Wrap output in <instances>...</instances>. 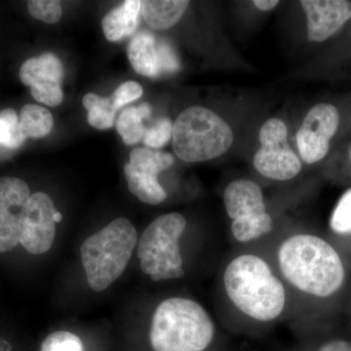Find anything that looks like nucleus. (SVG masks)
<instances>
[{
    "mask_svg": "<svg viewBox=\"0 0 351 351\" xmlns=\"http://www.w3.org/2000/svg\"><path fill=\"white\" fill-rule=\"evenodd\" d=\"M127 54L136 73L147 77H163L180 69L179 58L172 45L149 32H140L134 36Z\"/></svg>",
    "mask_w": 351,
    "mask_h": 351,
    "instance_id": "9",
    "label": "nucleus"
},
{
    "mask_svg": "<svg viewBox=\"0 0 351 351\" xmlns=\"http://www.w3.org/2000/svg\"><path fill=\"white\" fill-rule=\"evenodd\" d=\"M253 3L260 10L269 11L272 10L274 7H276L279 2L276 1V0H255Z\"/></svg>",
    "mask_w": 351,
    "mask_h": 351,
    "instance_id": "30",
    "label": "nucleus"
},
{
    "mask_svg": "<svg viewBox=\"0 0 351 351\" xmlns=\"http://www.w3.org/2000/svg\"><path fill=\"white\" fill-rule=\"evenodd\" d=\"M318 351H351V341L337 339L321 346Z\"/></svg>",
    "mask_w": 351,
    "mask_h": 351,
    "instance_id": "29",
    "label": "nucleus"
},
{
    "mask_svg": "<svg viewBox=\"0 0 351 351\" xmlns=\"http://www.w3.org/2000/svg\"><path fill=\"white\" fill-rule=\"evenodd\" d=\"M307 17L308 40H326L351 18V2L346 0H302Z\"/></svg>",
    "mask_w": 351,
    "mask_h": 351,
    "instance_id": "13",
    "label": "nucleus"
},
{
    "mask_svg": "<svg viewBox=\"0 0 351 351\" xmlns=\"http://www.w3.org/2000/svg\"><path fill=\"white\" fill-rule=\"evenodd\" d=\"M173 124L167 117L157 120L149 128L145 129L144 144L152 149H160L172 138Z\"/></svg>",
    "mask_w": 351,
    "mask_h": 351,
    "instance_id": "26",
    "label": "nucleus"
},
{
    "mask_svg": "<svg viewBox=\"0 0 351 351\" xmlns=\"http://www.w3.org/2000/svg\"><path fill=\"white\" fill-rule=\"evenodd\" d=\"M339 124V112L334 106L319 104L309 110L297 134L300 156L304 162L316 163L326 156Z\"/></svg>",
    "mask_w": 351,
    "mask_h": 351,
    "instance_id": "10",
    "label": "nucleus"
},
{
    "mask_svg": "<svg viewBox=\"0 0 351 351\" xmlns=\"http://www.w3.org/2000/svg\"><path fill=\"white\" fill-rule=\"evenodd\" d=\"M233 133L217 113L203 107H191L178 117L173 125L175 154L186 162L211 160L232 147Z\"/></svg>",
    "mask_w": 351,
    "mask_h": 351,
    "instance_id": "5",
    "label": "nucleus"
},
{
    "mask_svg": "<svg viewBox=\"0 0 351 351\" xmlns=\"http://www.w3.org/2000/svg\"><path fill=\"white\" fill-rule=\"evenodd\" d=\"M143 95V88L137 82H128L120 85L112 96L113 105L117 110L132 101L138 100Z\"/></svg>",
    "mask_w": 351,
    "mask_h": 351,
    "instance_id": "28",
    "label": "nucleus"
},
{
    "mask_svg": "<svg viewBox=\"0 0 351 351\" xmlns=\"http://www.w3.org/2000/svg\"><path fill=\"white\" fill-rule=\"evenodd\" d=\"M174 163V157L168 152L152 151L138 147L130 154V167L134 174L147 181L156 182L157 176Z\"/></svg>",
    "mask_w": 351,
    "mask_h": 351,
    "instance_id": "17",
    "label": "nucleus"
},
{
    "mask_svg": "<svg viewBox=\"0 0 351 351\" xmlns=\"http://www.w3.org/2000/svg\"><path fill=\"white\" fill-rule=\"evenodd\" d=\"M40 351H84L80 337L71 332H52L44 339Z\"/></svg>",
    "mask_w": 351,
    "mask_h": 351,
    "instance_id": "25",
    "label": "nucleus"
},
{
    "mask_svg": "<svg viewBox=\"0 0 351 351\" xmlns=\"http://www.w3.org/2000/svg\"><path fill=\"white\" fill-rule=\"evenodd\" d=\"M152 114V107L144 103L138 107L127 108L119 115L117 122V132L126 145L137 144L144 138L145 127L144 119Z\"/></svg>",
    "mask_w": 351,
    "mask_h": 351,
    "instance_id": "18",
    "label": "nucleus"
},
{
    "mask_svg": "<svg viewBox=\"0 0 351 351\" xmlns=\"http://www.w3.org/2000/svg\"><path fill=\"white\" fill-rule=\"evenodd\" d=\"M137 243V230L125 218L115 219L85 239L80 252L90 288L103 292L119 279Z\"/></svg>",
    "mask_w": 351,
    "mask_h": 351,
    "instance_id": "4",
    "label": "nucleus"
},
{
    "mask_svg": "<svg viewBox=\"0 0 351 351\" xmlns=\"http://www.w3.org/2000/svg\"><path fill=\"white\" fill-rule=\"evenodd\" d=\"M186 219L179 213L162 215L145 228L138 240L141 269L152 280L179 279L184 276L180 239L186 230Z\"/></svg>",
    "mask_w": 351,
    "mask_h": 351,
    "instance_id": "6",
    "label": "nucleus"
},
{
    "mask_svg": "<svg viewBox=\"0 0 351 351\" xmlns=\"http://www.w3.org/2000/svg\"><path fill=\"white\" fill-rule=\"evenodd\" d=\"M25 140L15 110L12 108L2 110L0 112V145L14 149L24 144Z\"/></svg>",
    "mask_w": 351,
    "mask_h": 351,
    "instance_id": "23",
    "label": "nucleus"
},
{
    "mask_svg": "<svg viewBox=\"0 0 351 351\" xmlns=\"http://www.w3.org/2000/svg\"><path fill=\"white\" fill-rule=\"evenodd\" d=\"M189 4L186 0H145L142 1L141 11L149 27L157 31H164L179 22Z\"/></svg>",
    "mask_w": 351,
    "mask_h": 351,
    "instance_id": "16",
    "label": "nucleus"
},
{
    "mask_svg": "<svg viewBox=\"0 0 351 351\" xmlns=\"http://www.w3.org/2000/svg\"><path fill=\"white\" fill-rule=\"evenodd\" d=\"M277 258L284 277L306 294L330 297L345 282V267L338 252L315 235L298 234L285 240Z\"/></svg>",
    "mask_w": 351,
    "mask_h": 351,
    "instance_id": "1",
    "label": "nucleus"
},
{
    "mask_svg": "<svg viewBox=\"0 0 351 351\" xmlns=\"http://www.w3.org/2000/svg\"><path fill=\"white\" fill-rule=\"evenodd\" d=\"M330 226L338 234L351 233V189L339 198L330 219Z\"/></svg>",
    "mask_w": 351,
    "mask_h": 351,
    "instance_id": "24",
    "label": "nucleus"
},
{
    "mask_svg": "<svg viewBox=\"0 0 351 351\" xmlns=\"http://www.w3.org/2000/svg\"><path fill=\"white\" fill-rule=\"evenodd\" d=\"M32 17L47 24H56L62 17V7L54 0H32L27 4Z\"/></svg>",
    "mask_w": 351,
    "mask_h": 351,
    "instance_id": "27",
    "label": "nucleus"
},
{
    "mask_svg": "<svg viewBox=\"0 0 351 351\" xmlns=\"http://www.w3.org/2000/svg\"><path fill=\"white\" fill-rule=\"evenodd\" d=\"M83 106L88 110V122L99 130L112 128L117 110L112 99L89 93L83 97Z\"/></svg>",
    "mask_w": 351,
    "mask_h": 351,
    "instance_id": "20",
    "label": "nucleus"
},
{
    "mask_svg": "<svg viewBox=\"0 0 351 351\" xmlns=\"http://www.w3.org/2000/svg\"><path fill=\"white\" fill-rule=\"evenodd\" d=\"M31 195V189L23 180L0 177V255L20 246L25 207Z\"/></svg>",
    "mask_w": 351,
    "mask_h": 351,
    "instance_id": "8",
    "label": "nucleus"
},
{
    "mask_svg": "<svg viewBox=\"0 0 351 351\" xmlns=\"http://www.w3.org/2000/svg\"><path fill=\"white\" fill-rule=\"evenodd\" d=\"M287 127L282 120L271 119L261 128V147L254 156V166L260 174L288 181L301 172L302 163L287 143Z\"/></svg>",
    "mask_w": 351,
    "mask_h": 351,
    "instance_id": "7",
    "label": "nucleus"
},
{
    "mask_svg": "<svg viewBox=\"0 0 351 351\" xmlns=\"http://www.w3.org/2000/svg\"><path fill=\"white\" fill-rule=\"evenodd\" d=\"M223 285L232 304L253 319L269 322L283 313L285 288L258 256L241 255L228 263Z\"/></svg>",
    "mask_w": 351,
    "mask_h": 351,
    "instance_id": "2",
    "label": "nucleus"
},
{
    "mask_svg": "<svg viewBox=\"0 0 351 351\" xmlns=\"http://www.w3.org/2000/svg\"><path fill=\"white\" fill-rule=\"evenodd\" d=\"M62 219H63V215L57 211L54 215L55 223H60V221H62Z\"/></svg>",
    "mask_w": 351,
    "mask_h": 351,
    "instance_id": "31",
    "label": "nucleus"
},
{
    "mask_svg": "<svg viewBox=\"0 0 351 351\" xmlns=\"http://www.w3.org/2000/svg\"><path fill=\"white\" fill-rule=\"evenodd\" d=\"M124 174L128 182L129 191L145 204H160L167 197L165 191L158 181L152 182L141 179L134 174L133 171L131 170L130 164L127 163L124 166Z\"/></svg>",
    "mask_w": 351,
    "mask_h": 351,
    "instance_id": "22",
    "label": "nucleus"
},
{
    "mask_svg": "<svg viewBox=\"0 0 351 351\" xmlns=\"http://www.w3.org/2000/svg\"><path fill=\"white\" fill-rule=\"evenodd\" d=\"M141 8L142 1L126 0L122 5L108 12L101 22L108 40L115 43L132 36L137 29Z\"/></svg>",
    "mask_w": 351,
    "mask_h": 351,
    "instance_id": "15",
    "label": "nucleus"
},
{
    "mask_svg": "<svg viewBox=\"0 0 351 351\" xmlns=\"http://www.w3.org/2000/svg\"><path fill=\"white\" fill-rule=\"evenodd\" d=\"M350 159H351V149H350Z\"/></svg>",
    "mask_w": 351,
    "mask_h": 351,
    "instance_id": "32",
    "label": "nucleus"
},
{
    "mask_svg": "<svg viewBox=\"0 0 351 351\" xmlns=\"http://www.w3.org/2000/svg\"><path fill=\"white\" fill-rule=\"evenodd\" d=\"M57 210L45 193H32L25 207L20 246L31 255H43L52 248L56 235L54 215Z\"/></svg>",
    "mask_w": 351,
    "mask_h": 351,
    "instance_id": "11",
    "label": "nucleus"
},
{
    "mask_svg": "<svg viewBox=\"0 0 351 351\" xmlns=\"http://www.w3.org/2000/svg\"><path fill=\"white\" fill-rule=\"evenodd\" d=\"M214 335L213 320L198 302L170 298L156 307L149 337L154 351H203Z\"/></svg>",
    "mask_w": 351,
    "mask_h": 351,
    "instance_id": "3",
    "label": "nucleus"
},
{
    "mask_svg": "<svg viewBox=\"0 0 351 351\" xmlns=\"http://www.w3.org/2000/svg\"><path fill=\"white\" fill-rule=\"evenodd\" d=\"M223 203L228 216L234 219L267 213L262 189L250 180H237L226 186Z\"/></svg>",
    "mask_w": 351,
    "mask_h": 351,
    "instance_id": "14",
    "label": "nucleus"
},
{
    "mask_svg": "<svg viewBox=\"0 0 351 351\" xmlns=\"http://www.w3.org/2000/svg\"><path fill=\"white\" fill-rule=\"evenodd\" d=\"M63 64L50 52L27 60L20 69L21 82L31 88L32 96L50 107H57L63 101Z\"/></svg>",
    "mask_w": 351,
    "mask_h": 351,
    "instance_id": "12",
    "label": "nucleus"
},
{
    "mask_svg": "<svg viewBox=\"0 0 351 351\" xmlns=\"http://www.w3.org/2000/svg\"><path fill=\"white\" fill-rule=\"evenodd\" d=\"M272 228L274 223L271 217L267 213H263L234 219L232 232L237 241L249 242L269 233Z\"/></svg>",
    "mask_w": 351,
    "mask_h": 351,
    "instance_id": "21",
    "label": "nucleus"
},
{
    "mask_svg": "<svg viewBox=\"0 0 351 351\" xmlns=\"http://www.w3.org/2000/svg\"><path fill=\"white\" fill-rule=\"evenodd\" d=\"M53 124L54 119L52 114L41 106L29 104L21 110L20 130L25 138L45 137L52 130Z\"/></svg>",
    "mask_w": 351,
    "mask_h": 351,
    "instance_id": "19",
    "label": "nucleus"
}]
</instances>
